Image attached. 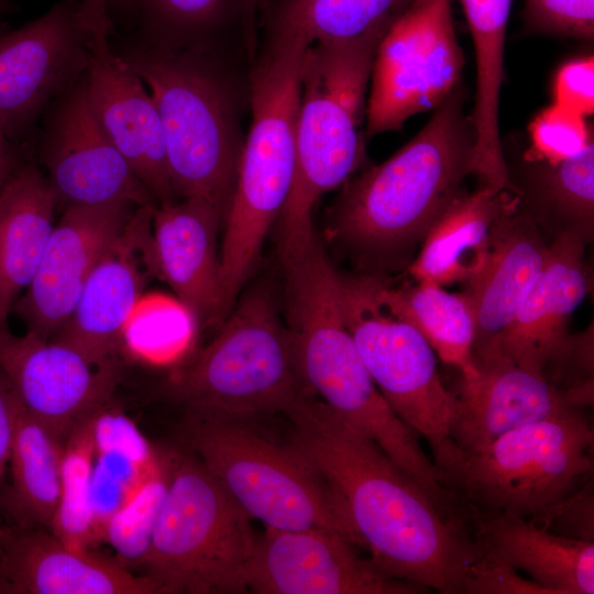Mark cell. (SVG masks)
I'll return each instance as SVG.
<instances>
[{
    "label": "cell",
    "mask_w": 594,
    "mask_h": 594,
    "mask_svg": "<svg viewBox=\"0 0 594 594\" xmlns=\"http://www.w3.org/2000/svg\"><path fill=\"white\" fill-rule=\"evenodd\" d=\"M0 212V327L30 285L53 231L57 196L35 168L14 173L4 185Z\"/></svg>",
    "instance_id": "26"
},
{
    "label": "cell",
    "mask_w": 594,
    "mask_h": 594,
    "mask_svg": "<svg viewBox=\"0 0 594 594\" xmlns=\"http://www.w3.org/2000/svg\"><path fill=\"white\" fill-rule=\"evenodd\" d=\"M554 101L583 117L593 112V56L573 59L559 69L554 79Z\"/></svg>",
    "instance_id": "39"
},
{
    "label": "cell",
    "mask_w": 594,
    "mask_h": 594,
    "mask_svg": "<svg viewBox=\"0 0 594 594\" xmlns=\"http://www.w3.org/2000/svg\"><path fill=\"white\" fill-rule=\"evenodd\" d=\"M593 505L590 480L552 510L535 519L559 536L593 541Z\"/></svg>",
    "instance_id": "38"
},
{
    "label": "cell",
    "mask_w": 594,
    "mask_h": 594,
    "mask_svg": "<svg viewBox=\"0 0 594 594\" xmlns=\"http://www.w3.org/2000/svg\"><path fill=\"white\" fill-rule=\"evenodd\" d=\"M177 438L265 527L327 530L360 547L337 496L289 444L267 439L244 419L198 411L186 413Z\"/></svg>",
    "instance_id": "7"
},
{
    "label": "cell",
    "mask_w": 594,
    "mask_h": 594,
    "mask_svg": "<svg viewBox=\"0 0 594 594\" xmlns=\"http://www.w3.org/2000/svg\"><path fill=\"white\" fill-rule=\"evenodd\" d=\"M16 409L18 397L0 374V493L11 453ZM1 528L2 519L0 516V532Z\"/></svg>",
    "instance_id": "40"
},
{
    "label": "cell",
    "mask_w": 594,
    "mask_h": 594,
    "mask_svg": "<svg viewBox=\"0 0 594 594\" xmlns=\"http://www.w3.org/2000/svg\"><path fill=\"white\" fill-rule=\"evenodd\" d=\"M380 278L340 274L341 307L362 361L395 414L430 447L449 435L455 394L424 336L380 295Z\"/></svg>",
    "instance_id": "10"
},
{
    "label": "cell",
    "mask_w": 594,
    "mask_h": 594,
    "mask_svg": "<svg viewBox=\"0 0 594 594\" xmlns=\"http://www.w3.org/2000/svg\"><path fill=\"white\" fill-rule=\"evenodd\" d=\"M464 101L460 81L405 146L345 183L331 209V240L373 261L421 243L474 174L475 135Z\"/></svg>",
    "instance_id": "2"
},
{
    "label": "cell",
    "mask_w": 594,
    "mask_h": 594,
    "mask_svg": "<svg viewBox=\"0 0 594 594\" xmlns=\"http://www.w3.org/2000/svg\"><path fill=\"white\" fill-rule=\"evenodd\" d=\"M221 211L201 198L160 206L152 223L153 273L166 282L196 323L226 318L220 283L218 233Z\"/></svg>",
    "instance_id": "22"
},
{
    "label": "cell",
    "mask_w": 594,
    "mask_h": 594,
    "mask_svg": "<svg viewBox=\"0 0 594 594\" xmlns=\"http://www.w3.org/2000/svg\"><path fill=\"white\" fill-rule=\"evenodd\" d=\"M151 23L164 32L190 35L240 20L250 22L254 8L265 0H139Z\"/></svg>",
    "instance_id": "34"
},
{
    "label": "cell",
    "mask_w": 594,
    "mask_h": 594,
    "mask_svg": "<svg viewBox=\"0 0 594 594\" xmlns=\"http://www.w3.org/2000/svg\"><path fill=\"white\" fill-rule=\"evenodd\" d=\"M129 202L69 206L54 226L40 265L12 310L48 339L73 311L84 285L130 217Z\"/></svg>",
    "instance_id": "16"
},
{
    "label": "cell",
    "mask_w": 594,
    "mask_h": 594,
    "mask_svg": "<svg viewBox=\"0 0 594 594\" xmlns=\"http://www.w3.org/2000/svg\"><path fill=\"white\" fill-rule=\"evenodd\" d=\"M110 1H113L116 4L120 6V7H131L132 4H134L136 1L139 0H108V2L110 3Z\"/></svg>",
    "instance_id": "43"
},
{
    "label": "cell",
    "mask_w": 594,
    "mask_h": 594,
    "mask_svg": "<svg viewBox=\"0 0 594 594\" xmlns=\"http://www.w3.org/2000/svg\"><path fill=\"white\" fill-rule=\"evenodd\" d=\"M9 138L10 134L0 124V189L14 174V154Z\"/></svg>",
    "instance_id": "42"
},
{
    "label": "cell",
    "mask_w": 594,
    "mask_h": 594,
    "mask_svg": "<svg viewBox=\"0 0 594 594\" xmlns=\"http://www.w3.org/2000/svg\"><path fill=\"white\" fill-rule=\"evenodd\" d=\"M355 548L327 530L266 527L256 538L246 590L257 594H415L427 590L387 576Z\"/></svg>",
    "instance_id": "13"
},
{
    "label": "cell",
    "mask_w": 594,
    "mask_h": 594,
    "mask_svg": "<svg viewBox=\"0 0 594 594\" xmlns=\"http://www.w3.org/2000/svg\"><path fill=\"white\" fill-rule=\"evenodd\" d=\"M463 66L451 0H414L377 47L365 135L400 130L411 116L436 109L461 81Z\"/></svg>",
    "instance_id": "11"
},
{
    "label": "cell",
    "mask_w": 594,
    "mask_h": 594,
    "mask_svg": "<svg viewBox=\"0 0 594 594\" xmlns=\"http://www.w3.org/2000/svg\"><path fill=\"white\" fill-rule=\"evenodd\" d=\"M0 594H156L117 558L66 544L51 530L3 524Z\"/></svg>",
    "instance_id": "21"
},
{
    "label": "cell",
    "mask_w": 594,
    "mask_h": 594,
    "mask_svg": "<svg viewBox=\"0 0 594 594\" xmlns=\"http://www.w3.org/2000/svg\"><path fill=\"white\" fill-rule=\"evenodd\" d=\"M0 374L22 406L66 439L84 418L111 403L117 364L98 365L75 348L28 330L0 327Z\"/></svg>",
    "instance_id": "12"
},
{
    "label": "cell",
    "mask_w": 594,
    "mask_h": 594,
    "mask_svg": "<svg viewBox=\"0 0 594 594\" xmlns=\"http://www.w3.org/2000/svg\"><path fill=\"white\" fill-rule=\"evenodd\" d=\"M463 593L549 594L546 588L513 568L480 557L470 568Z\"/></svg>",
    "instance_id": "37"
},
{
    "label": "cell",
    "mask_w": 594,
    "mask_h": 594,
    "mask_svg": "<svg viewBox=\"0 0 594 594\" xmlns=\"http://www.w3.org/2000/svg\"><path fill=\"white\" fill-rule=\"evenodd\" d=\"M530 136L531 147L525 157L547 162L573 156L593 142L584 117L556 103L534 120Z\"/></svg>",
    "instance_id": "35"
},
{
    "label": "cell",
    "mask_w": 594,
    "mask_h": 594,
    "mask_svg": "<svg viewBox=\"0 0 594 594\" xmlns=\"http://www.w3.org/2000/svg\"><path fill=\"white\" fill-rule=\"evenodd\" d=\"M64 438L33 417L20 403L8 469L1 488L2 525L51 530L58 505Z\"/></svg>",
    "instance_id": "27"
},
{
    "label": "cell",
    "mask_w": 594,
    "mask_h": 594,
    "mask_svg": "<svg viewBox=\"0 0 594 594\" xmlns=\"http://www.w3.org/2000/svg\"><path fill=\"white\" fill-rule=\"evenodd\" d=\"M4 197H6V191H4V186H3L0 189V212H1V209H2V206H3Z\"/></svg>",
    "instance_id": "44"
},
{
    "label": "cell",
    "mask_w": 594,
    "mask_h": 594,
    "mask_svg": "<svg viewBox=\"0 0 594 594\" xmlns=\"http://www.w3.org/2000/svg\"><path fill=\"white\" fill-rule=\"evenodd\" d=\"M164 392L187 411L241 419L285 415L312 395L299 375L274 296L262 285L235 301L217 336L170 374Z\"/></svg>",
    "instance_id": "6"
},
{
    "label": "cell",
    "mask_w": 594,
    "mask_h": 594,
    "mask_svg": "<svg viewBox=\"0 0 594 594\" xmlns=\"http://www.w3.org/2000/svg\"><path fill=\"white\" fill-rule=\"evenodd\" d=\"M378 288L384 302L424 336L441 361L461 374L473 369L475 324L462 292L450 293L427 280L392 287L381 278Z\"/></svg>",
    "instance_id": "29"
},
{
    "label": "cell",
    "mask_w": 594,
    "mask_h": 594,
    "mask_svg": "<svg viewBox=\"0 0 594 594\" xmlns=\"http://www.w3.org/2000/svg\"><path fill=\"white\" fill-rule=\"evenodd\" d=\"M519 201L515 190L480 186L465 191L428 230L409 274L443 287L468 284L483 268L505 218Z\"/></svg>",
    "instance_id": "25"
},
{
    "label": "cell",
    "mask_w": 594,
    "mask_h": 594,
    "mask_svg": "<svg viewBox=\"0 0 594 594\" xmlns=\"http://www.w3.org/2000/svg\"><path fill=\"white\" fill-rule=\"evenodd\" d=\"M78 3L63 0L0 35V124L10 135L86 67L87 35L78 22Z\"/></svg>",
    "instance_id": "19"
},
{
    "label": "cell",
    "mask_w": 594,
    "mask_h": 594,
    "mask_svg": "<svg viewBox=\"0 0 594 594\" xmlns=\"http://www.w3.org/2000/svg\"><path fill=\"white\" fill-rule=\"evenodd\" d=\"M251 519L198 458L176 451L151 544L135 566L156 594L246 593L257 538Z\"/></svg>",
    "instance_id": "8"
},
{
    "label": "cell",
    "mask_w": 594,
    "mask_h": 594,
    "mask_svg": "<svg viewBox=\"0 0 594 594\" xmlns=\"http://www.w3.org/2000/svg\"><path fill=\"white\" fill-rule=\"evenodd\" d=\"M534 202L588 240L594 220V142L582 152L547 162L525 157Z\"/></svg>",
    "instance_id": "31"
},
{
    "label": "cell",
    "mask_w": 594,
    "mask_h": 594,
    "mask_svg": "<svg viewBox=\"0 0 594 594\" xmlns=\"http://www.w3.org/2000/svg\"><path fill=\"white\" fill-rule=\"evenodd\" d=\"M270 35L252 75V122L223 221L220 283L226 315L258 263L294 178L300 72L310 43L293 33L270 31Z\"/></svg>",
    "instance_id": "4"
},
{
    "label": "cell",
    "mask_w": 594,
    "mask_h": 594,
    "mask_svg": "<svg viewBox=\"0 0 594 594\" xmlns=\"http://www.w3.org/2000/svg\"><path fill=\"white\" fill-rule=\"evenodd\" d=\"M594 432L582 411L516 428L479 450L430 447L438 480L472 526L496 514L538 518L592 480Z\"/></svg>",
    "instance_id": "5"
},
{
    "label": "cell",
    "mask_w": 594,
    "mask_h": 594,
    "mask_svg": "<svg viewBox=\"0 0 594 594\" xmlns=\"http://www.w3.org/2000/svg\"><path fill=\"white\" fill-rule=\"evenodd\" d=\"M472 360L473 369L461 374L449 426L448 438L460 449H482L516 428L588 405L543 373L497 351Z\"/></svg>",
    "instance_id": "14"
},
{
    "label": "cell",
    "mask_w": 594,
    "mask_h": 594,
    "mask_svg": "<svg viewBox=\"0 0 594 594\" xmlns=\"http://www.w3.org/2000/svg\"><path fill=\"white\" fill-rule=\"evenodd\" d=\"M588 241L580 231L561 230L548 244L541 271L497 345V352L550 380L572 349L566 327L590 289Z\"/></svg>",
    "instance_id": "20"
},
{
    "label": "cell",
    "mask_w": 594,
    "mask_h": 594,
    "mask_svg": "<svg viewBox=\"0 0 594 594\" xmlns=\"http://www.w3.org/2000/svg\"><path fill=\"white\" fill-rule=\"evenodd\" d=\"M45 161L57 199L69 206L156 202L100 124L89 101L86 80L57 109Z\"/></svg>",
    "instance_id": "18"
},
{
    "label": "cell",
    "mask_w": 594,
    "mask_h": 594,
    "mask_svg": "<svg viewBox=\"0 0 594 594\" xmlns=\"http://www.w3.org/2000/svg\"><path fill=\"white\" fill-rule=\"evenodd\" d=\"M414 0H278L270 30L316 42L350 41L388 30Z\"/></svg>",
    "instance_id": "30"
},
{
    "label": "cell",
    "mask_w": 594,
    "mask_h": 594,
    "mask_svg": "<svg viewBox=\"0 0 594 594\" xmlns=\"http://www.w3.org/2000/svg\"><path fill=\"white\" fill-rule=\"evenodd\" d=\"M522 16L538 34L593 40L594 0H525Z\"/></svg>",
    "instance_id": "36"
},
{
    "label": "cell",
    "mask_w": 594,
    "mask_h": 594,
    "mask_svg": "<svg viewBox=\"0 0 594 594\" xmlns=\"http://www.w3.org/2000/svg\"><path fill=\"white\" fill-rule=\"evenodd\" d=\"M507 215L480 273L462 292L475 324L472 358L495 352L543 265L547 246L536 222L519 210Z\"/></svg>",
    "instance_id": "23"
},
{
    "label": "cell",
    "mask_w": 594,
    "mask_h": 594,
    "mask_svg": "<svg viewBox=\"0 0 594 594\" xmlns=\"http://www.w3.org/2000/svg\"><path fill=\"white\" fill-rule=\"evenodd\" d=\"M284 416L290 424L288 444L337 496L360 548L380 571L427 590L463 593L480 551L462 514L312 395Z\"/></svg>",
    "instance_id": "1"
},
{
    "label": "cell",
    "mask_w": 594,
    "mask_h": 594,
    "mask_svg": "<svg viewBox=\"0 0 594 594\" xmlns=\"http://www.w3.org/2000/svg\"><path fill=\"white\" fill-rule=\"evenodd\" d=\"M108 0H81L78 3V21L87 36L108 35Z\"/></svg>",
    "instance_id": "41"
},
{
    "label": "cell",
    "mask_w": 594,
    "mask_h": 594,
    "mask_svg": "<svg viewBox=\"0 0 594 594\" xmlns=\"http://www.w3.org/2000/svg\"><path fill=\"white\" fill-rule=\"evenodd\" d=\"M91 514L98 544L110 517L133 495L154 466L158 449L111 403L94 419Z\"/></svg>",
    "instance_id": "28"
},
{
    "label": "cell",
    "mask_w": 594,
    "mask_h": 594,
    "mask_svg": "<svg viewBox=\"0 0 594 594\" xmlns=\"http://www.w3.org/2000/svg\"><path fill=\"white\" fill-rule=\"evenodd\" d=\"M96 414L80 420L66 437L58 505L51 528L62 541L79 550H94L99 546L91 514L92 426Z\"/></svg>",
    "instance_id": "32"
},
{
    "label": "cell",
    "mask_w": 594,
    "mask_h": 594,
    "mask_svg": "<svg viewBox=\"0 0 594 594\" xmlns=\"http://www.w3.org/2000/svg\"><path fill=\"white\" fill-rule=\"evenodd\" d=\"M155 205L139 206L87 278L79 298L53 340L68 344L98 365L117 364L122 331L154 275L151 261Z\"/></svg>",
    "instance_id": "15"
},
{
    "label": "cell",
    "mask_w": 594,
    "mask_h": 594,
    "mask_svg": "<svg viewBox=\"0 0 594 594\" xmlns=\"http://www.w3.org/2000/svg\"><path fill=\"white\" fill-rule=\"evenodd\" d=\"M176 451L158 449L156 462L128 502L108 520L103 542L125 566L145 556L164 505Z\"/></svg>",
    "instance_id": "33"
},
{
    "label": "cell",
    "mask_w": 594,
    "mask_h": 594,
    "mask_svg": "<svg viewBox=\"0 0 594 594\" xmlns=\"http://www.w3.org/2000/svg\"><path fill=\"white\" fill-rule=\"evenodd\" d=\"M378 30L343 42H316L305 52L296 121L295 170L274 226L278 256L309 243L312 209L345 184L365 158L366 91L380 42Z\"/></svg>",
    "instance_id": "3"
},
{
    "label": "cell",
    "mask_w": 594,
    "mask_h": 594,
    "mask_svg": "<svg viewBox=\"0 0 594 594\" xmlns=\"http://www.w3.org/2000/svg\"><path fill=\"white\" fill-rule=\"evenodd\" d=\"M125 61L161 114L176 197L205 199L226 218L243 148L227 86L185 54L147 52Z\"/></svg>",
    "instance_id": "9"
},
{
    "label": "cell",
    "mask_w": 594,
    "mask_h": 594,
    "mask_svg": "<svg viewBox=\"0 0 594 594\" xmlns=\"http://www.w3.org/2000/svg\"><path fill=\"white\" fill-rule=\"evenodd\" d=\"M472 532L480 557L525 572L549 594L594 593L593 541L559 536L509 513L473 519Z\"/></svg>",
    "instance_id": "24"
},
{
    "label": "cell",
    "mask_w": 594,
    "mask_h": 594,
    "mask_svg": "<svg viewBox=\"0 0 594 594\" xmlns=\"http://www.w3.org/2000/svg\"><path fill=\"white\" fill-rule=\"evenodd\" d=\"M87 37V94L106 133L156 202H175L161 114L143 80L109 47Z\"/></svg>",
    "instance_id": "17"
}]
</instances>
